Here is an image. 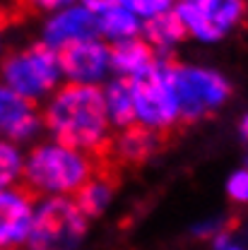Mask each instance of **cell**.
Here are the masks:
<instances>
[{
	"label": "cell",
	"instance_id": "obj_22",
	"mask_svg": "<svg viewBox=\"0 0 248 250\" xmlns=\"http://www.w3.org/2000/svg\"><path fill=\"white\" fill-rule=\"evenodd\" d=\"M24 2H27L29 7H34V10H39V12H48V15H53V12L65 10V7L80 2V0H24Z\"/></svg>",
	"mask_w": 248,
	"mask_h": 250
},
{
	"label": "cell",
	"instance_id": "obj_2",
	"mask_svg": "<svg viewBox=\"0 0 248 250\" xmlns=\"http://www.w3.org/2000/svg\"><path fill=\"white\" fill-rule=\"evenodd\" d=\"M99 168V156L65 147L61 142L36 145L24 159L22 181L31 195L70 197Z\"/></svg>",
	"mask_w": 248,
	"mask_h": 250
},
{
	"label": "cell",
	"instance_id": "obj_10",
	"mask_svg": "<svg viewBox=\"0 0 248 250\" xmlns=\"http://www.w3.org/2000/svg\"><path fill=\"white\" fill-rule=\"evenodd\" d=\"M41 125L44 118L36 111L34 101L0 84V132L10 142H29L31 137H36Z\"/></svg>",
	"mask_w": 248,
	"mask_h": 250
},
{
	"label": "cell",
	"instance_id": "obj_20",
	"mask_svg": "<svg viewBox=\"0 0 248 250\" xmlns=\"http://www.w3.org/2000/svg\"><path fill=\"white\" fill-rule=\"evenodd\" d=\"M116 5L125 7L128 12H133L135 17H140L145 22V20H152L161 12L174 10L176 0H116Z\"/></svg>",
	"mask_w": 248,
	"mask_h": 250
},
{
	"label": "cell",
	"instance_id": "obj_18",
	"mask_svg": "<svg viewBox=\"0 0 248 250\" xmlns=\"http://www.w3.org/2000/svg\"><path fill=\"white\" fill-rule=\"evenodd\" d=\"M24 171V156L15 142L0 140V190L15 188Z\"/></svg>",
	"mask_w": 248,
	"mask_h": 250
},
{
	"label": "cell",
	"instance_id": "obj_5",
	"mask_svg": "<svg viewBox=\"0 0 248 250\" xmlns=\"http://www.w3.org/2000/svg\"><path fill=\"white\" fill-rule=\"evenodd\" d=\"M171 67H174V62L169 58H159L150 72L130 80V92H133V104H135V123L157 130V132L171 127L181 118L179 99H176L174 80H171Z\"/></svg>",
	"mask_w": 248,
	"mask_h": 250
},
{
	"label": "cell",
	"instance_id": "obj_8",
	"mask_svg": "<svg viewBox=\"0 0 248 250\" xmlns=\"http://www.w3.org/2000/svg\"><path fill=\"white\" fill-rule=\"evenodd\" d=\"M94 36H99V17L90 12L85 5L75 2L46 17L44 29H41V43L58 51L65 43L94 39Z\"/></svg>",
	"mask_w": 248,
	"mask_h": 250
},
{
	"label": "cell",
	"instance_id": "obj_29",
	"mask_svg": "<svg viewBox=\"0 0 248 250\" xmlns=\"http://www.w3.org/2000/svg\"><path fill=\"white\" fill-rule=\"evenodd\" d=\"M0 250H15V248H0Z\"/></svg>",
	"mask_w": 248,
	"mask_h": 250
},
{
	"label": "cell",
	"instance_id": "obj_7",
	"mask_svg": "<svg viewBox=\"0 0 248 250\" xmlns=\"http://www.w3.org/2000/svg\"><path fill=\"white\" fill-rule=\"evenodd\" d=\"M56 53H58L61 75L75 84H99L111 70L109 43L99 36L65 43Z\"/></svg>",
	"mask_w": 248,
	"mask_h": 250
},
{
	"label": "cell",
	"instance_id": "obj_12",
	"mask_svg": "<svg viewBox=\"0 0 248 250\" xmlns=\"http://www.w3.org/2000/svg\"><path fill=\"white\" fill-rule=\"evenodd\" d=\"M113 164L116 161L111 156H101L96 173L72 197L87 219H94L101 212H106L111 200H113V190L118 183V171H113Z\"/></svg>",
	"mask_w": 248,
	"mask_h": 250
},
{
	"label": "cell",
	"instance_id": "obj_30",
	"mask_svg": "<svg viewBox=\"0 0 248 250\" xmlns=\"http://www.w3.org/2000/svg\"><path fill=\"white\" fill-rule=\"evenodd\" d=\"M246 238H248V231H246Z\"/></svg>",
	"mask_w": 248,
	"mask_h": 250
},
{
	"label": "cell",
	"instance_id": "obj_16",
	"mask_svg": "<svg viewBox=\"0 0 248 250\" xmlns=\"http://www.w3.org/2000/svg\"><path fill=\"white\" fill-rule=\"evenodd\" d=\"M96 17H99V39L111 41V43L135 39L142 31V20L135 17L133 12H128L121 5H113L111 10H106Z\"/></svg>",
	"mask_w": 248,
	"mask_h": 250
},
{
	"label": "cell",
	"instance_id": "obj_19",
	"mask_svg": "<svg viewBox=\"0 0 248 250\" xmlns=\"http://www.w3.org/2000/svg\"><path fill=\"white\" fill-rule=\"evenodd\" d=\"M246 15V2L244 0H219V5L212 12V22L217 31L224 36L226 31H231Z\"/></svg>",
	"mask_w": 248,
	"mask_h": 250
},
{
	"label": "cell",
	"instance_id": "obj_3",
	"mask_svg": "<svg viewBox=\"0 0 248 250\" xmlns=\"http://www.w3.org/2000/svg\"><path fill=\"white\" fill-rule=\"evenodd\" d=\"M90 229L72 197H44L34 207L27 250H77Z\"/></svg>",
	"mask_w": 248,
	"mask_h": 250
},
{
	"label": "cell",
	"instance_id": "obj_27",
	"mask_svg": "<svg viewBox=\"0 0 248 250\" xmlns=\"http://www.w3.org/2000/svg\"><path fill=\"white\" fill-rule=\"evenodd\" d=\"M239 135H241L244 142H248V113L241 118V123H239Z\"/></svg>",
	"mask_w": 248,
	"mask_h": 250
},
{
	"label": "cell",
	"instance_id": "obj_21",
	"mask_svg": "<svg viewBox=\"0 0 248 250\" xmlns=\"http://www.w3.org/2000/svg\"><path fill=\"white\" fill-rule=\"evenodd\" d=\"M226 195L231 202H248V168H241V171L229 176Z\"/></svg>",
	"mask_w": 248,
	"mask_h": 250
},
{
	"label": "cell",
	"instance_id": "obj_9",
	"mask_svg": "<svg viewBox=\"0 0 248 250\" xmlns=\"http://www.w3.org/2000/svg\"><path fill=\"white\" fill-rule=\"evenodd\" d=\"M34 217V195L27 188L0 190V248L27 243Z\"/></svg>",
	"mask_w": 248,
	"mask_h": 250
},
{
	"label": "cell",
	"instance_id": "obj_6",
	"mask_svg": "<svg viewBox=\"0 0 248 250\" xmlns=\"http://www.w3.org/2000/svg\"><path fill=\"white\" fill-rule=\"evenodd\" d=\"M174 92L179 99L181 121H198L210 111H217L231 96V84L224 75L210 67L176 65L171 67Z\"/></svg>",
	"mask_w": 248,
	"mask_h": 250
},
{
	"label": "cell",
	"instance_id": "obj_14",
	"mask_svg": "<svg viewBox=\"0 0 248 250\" xmlns=\"http://www.w3.org/2000/svg\"><path fill=\"white\" fill-rule=\"evenodd\" d=\"M140 36L150 43V48L159 58H166L186 39L188 31L181 22V17L176 15V10H169V12H161L152 20H145Z\"/></svg>",
	"mask_w": 248,
	"mask_h": 250
},
{
	"label": "cell",
	"instance_id": "obj_26",
	"mask_svg": "<svg viewBox=\"0 0 248 250\" xmlns=\"http://www.w3.org/2000/svg\"><path fill=\"white\" fill-rule=\"evenodd\" d=\"M186 2H193V5H198L200 10H205V12H215V7L219 5V0H186Z\"/></svg>",
	"mask_w": 248,
	"mask_h": 250
},
{
	"label": "cell",
	"instance_id": "obj_15",
	"mask_svg": "<svg viewBox=\"0 0 248 250\" xmlns=\"http://www.w3.org/2000/svg\"><path fill=\"white\" fill-rule=\"evenodd\" d=\"M104 101H106V113L111 125L123 130L135 123V104L130 92V80L128 77H113L104 87Z\"/></svg>",
	"mask_w": 248,
	"mask_h": 250
},
{
	"label": "cell",
	"instance_id": "obj_25",
	"mask_svg": "<svg viewBox=\"0 0 248 250\" xmlns=\"http://www.w3.org/2000/svg\"><path fill=\"white\" fill-rule=\"evenodd\" d=\"M80 5H85L94 15H101V12L111 10V7L116 5V0H80Z\"/></svg>",
	"mask_w": 248,
	"mask_h": 250
},
{
	"label": "cell",
	"instance_id": "obj_24",
	"mask_svg": "<svg viewBox=\"0 0 248 250\" xmlns=\"http://www.w3.org/2000/svg\"><path fill=\"white\" fill-rule=\"evenodd\" d=\"M212 246H215V250H246L236 236H231L226 231H219L217 236L212 238Z\"/></svg>",
	"mask_w": 248,
	"mask_h": 250
},
{
	"label": "cell",
	"instance_id": "obj_4",
	"mask_svg": "<svg viewBox=\"0 0 248 250\" xmlns=\"http://www.w3.org/2000/svg\"><path fill=\"white\" fill-rule=\"evenodd\" d=\"M0 75L5 87H10L12 92H17L29 101L51 96L58 89V82L63 77L58 53L46 43H34L24 51L7 56L2 61Z\"/></svg>",
	"mask_w": 248,
	"mask_h": 250
},
{
	"label": "cell",
	"instance_id": "obj_1",
	"mask_svg": "<svg viewBox=\"0 0 248 250\" xmlns=\"http://www.w3.org/2000/svg\"><path fill=\"white\" fill-rule=\"evenodd\" d=\"M44 125L53 135V142L87 152L92 156H109V113L104 89L99 84L68 82L51 94L44 108Z\"/></svg>",
	"mask_w": 248,
	"mask_h": 250
},
{
	"label": "cell",
	"instance_id": "obj_23",
	"mask_svg": "<svg viewBox=\"0 0 248 250\" xmlns=\"http://www.w3.org/2000/svg\"><path fill=\"white\" fill-rule=\"evenodd\" d=\"M219 231H224V224H222V219H207V221H198L195 224V229H193V233L195 236H210V238H215Z\"/></svg>",
	"mask_w": 248,
	"mask_h": 250
},
{
	"label": "cell",
	"instance_id": "obj_13",
	"mask_svg": "<svg viewBox=\"0 0 248 250\" xmlns=\"http://www.w3.org/2000/svg\"><path fill=\"white\" fill-rule=\"evenodd\" d=\"M159 56L150 48V43L142 36L128 39V41H118L109 46V65L116 72V77H140L145 72H150L157 65Z\"/></svg>",
	"mask_w": 248,
	"mask_h": 250
},
{
	"label": "cell",
	"instance_id": "obj_28",
	"mask_svg": "<svg viewBox=\"0 0 248 250\" xmlns=\"http://www.w3.org/2000/svg\"><path fill=\"white\" fill-rule=\"evenodd\" d=\"M244 164H246V168H248V154H246V159H244Z\"/></svg>",
	"mask_w": 248,
	"mask_h": 250
},
{
	"label": "cell",
	"instance_id": "obj_17",
	"mask_svg": "<svg viewBox=\"0 0 248 250\" xmlns=\"http://www.w3.org/2000/svg\"><path fill=\"white\" fill-rule=\"evenodd\" d=\"M174 10H176V15L181 17L188 36H193V39H198V41H203V43H215V41L222 39V34H219L217 27H215L210 12L200 10L198 5L186 2V0H176V7H174Z\"/></svg>",
	"mask_w": 248,
	"mask_h": 250
},
{
	"label": "cell",
	"instance_id": "obj_11",
	"mask_svg": "<svg viewBox=\"0 0 248 250\" xmlns=\"http://www.w3.org/2000/svg\"><path fill=\"white\" fill-rule=\"evenodd\" d=\"M161 147V135L157 130H150L140 123H133L123 127L116 137H111V147H109V156L116 164H145L147 159L159 152Z\"/></svg>",
	"mask_w": 248,
	"mask_h": 250
}]
</instances>
